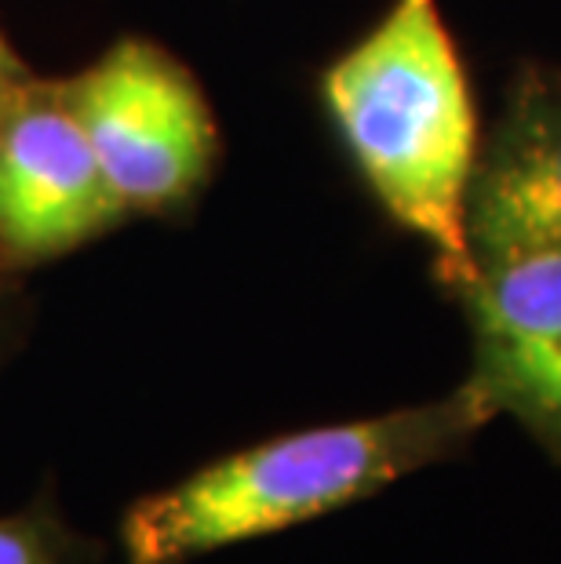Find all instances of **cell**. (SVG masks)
Here are the masks:
<instances>
[{
    "label": "cell",
    "instance_id": "cell-2",
    "mask_svg": "<svg viewBox=\"0 0 561 564\" xmlns=\"http://www.w3.org/2000/svg\"><path fill=\"white\" fill-rule=\"evenodd\" d=\"M321 102L368 194L434 256L456 295L474 273L467 208L482 158L474 91L438 0H393L321 69Z\"/></svg>",
    "mask_w": 561,
    "mask_h": 564
},
{
    "label": "cell",
    "instance_id": "cell-4",
    "mask_svg": "<svg viewBox=\"0 0 561 564\" xmlns=\"http://www.w3.org/2000/svg\"><path fill=\"white\" fill-rule=\"evenodd\" d=\"M128 219L52 77L0 95V273L26 278Z\"/></svg>",
    "mask_w": 561,
    "mask_h": 564
},
{
    "label": "cell",
    "instance_id": "cell-9",
    "mask_svg": "<svg viewBox=\"0 0 561 564\" xmlns=\"http://www.w3.org/2000/svg\"><path fill=\"white\" fill-rule=\"evenodd\" d=\"M30 74H33V66L19 55L15 44L4 37V30H0V95L8 88H15L19 80H26Z\"/></svg>",
    "mask_w": 561,
    "mask_h": 564
},
{
    "label": "cell",
    "instance_id": "cell-8",
    "mask_svg": "<svg viewBox=\"0 0 561 564\" xmlns=\"http://www.w3.org/2000/svg\"><path fill=\"white\" fill-rule=\"evenodd\" d=\"M30 332V299L22 292V278L0 273V368L19 354Z\"/></svg>",
    "mask_w": 561,
    "mask_h": 564
},
{
    "label": "cell",
    "instance_id": "cell-5",
    "mask_svg": "<svg viewBox=\"0 0 561 564\" xmlns=\"http://www.w3.org/2000/svg\"><path fill=\"white\" fill-rule=\"evenodd\" d=\"M456 303L471 328V382L561 470V248L474 256Z\"/></svg>",
    "mask_w": 561,
    "mask_h": 564
},
{
    "label": "cell",
    "instance_id": "cell-3",
    "mask_svg": "<svg viewBox=\"0 0 561 564\" xmlns=\"http://www.w3.org/2000/svg\"><path fill=\"white\" fill-rule=\"evenodd\" d=\"M131 219H175L205 194L223 135L197 74L161 41L125 33L52 77Z\"/></svg>",
    "mask_w": 561,
    "mask_h": 564
},
{
    "label": "cell",
    "instance_id": "cell-7",
    "mask_svg": "<svg viewBox=\"0 0 561 564\" xmlns=\"http://www.w3.org/2000/svg\"><path fill=\"white\" fill-rule=\"evenodd\" d=\"M106 546L77 532L44 485L26 507L0 513V564H99Z\"/></svg>",
    "mask_w": 561,
    "mask_h": 564
},
{
    "label": "cell",
    "instance_id": "cell-6",
    "mask_svg": "<svg viewBox=\"0 0 561 564\" xmlns=\"http://www.w3.org/2000/svg\"><path fill=\"white\" fill-rule=\"evenodd\" d=\"M471 256L561 248V69L525 66L507 110L477 158Z\"/></svg>",
    "mask_w": 561,
    "mask_h": 564
},
{
    "label": "cell",
    "instance_id": "cell-1",
    "mask_svg": "<svg viewBox=\"0 0 561 564\" xmlns=\"http://www.w3.org/2000/svg\"><path fill=\"white\" fill-rule=\"evenodd\" d=\"M493 419L485 393L463 379L423 404L256 441L139 496L117 543L125 564H190L289 532L452 459Z\"/></svg>",
    "mask_w": 561,
    "mask_h": 564
}]
</instances>
